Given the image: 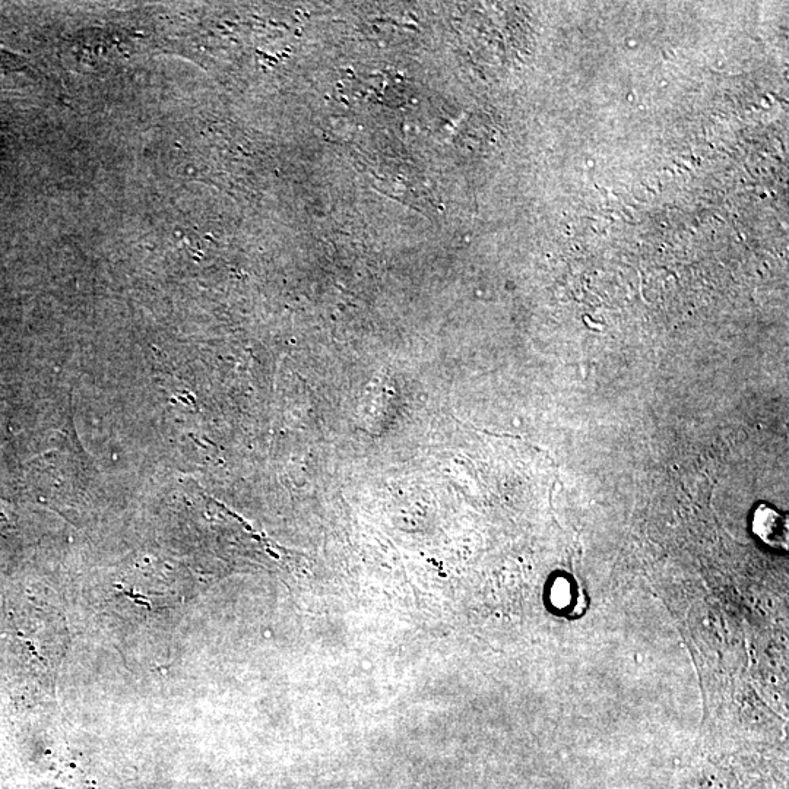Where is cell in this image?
<instances>
[{"label": "cell", "mask_w": 789, "mask_h": 789, "mask_svg": "<svg viewBox=\"0 0 789 789\" xmlns=\"http://www.w3.org/2000/svg\"><path fill=\"white\" fill-rule=\"evenodd\" d=\"M757 534L771 544L787 543V524L776 510L762 508L757 510L754 518Z\"/></svg>", "instance_id": "6da1fadb"}]
</instances>
